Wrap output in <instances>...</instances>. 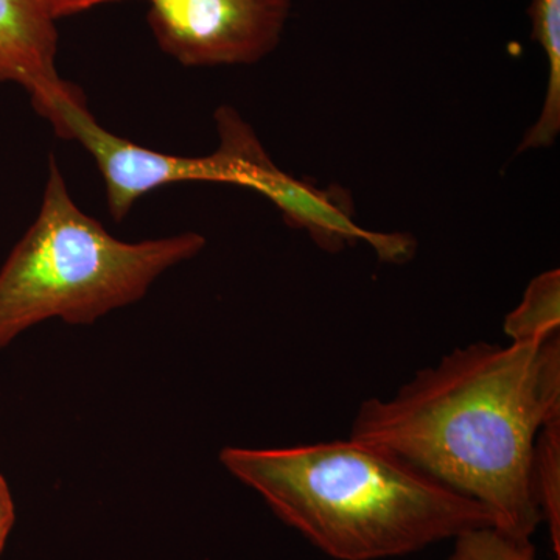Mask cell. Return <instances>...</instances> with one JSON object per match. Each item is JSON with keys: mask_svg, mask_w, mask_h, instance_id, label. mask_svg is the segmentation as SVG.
Returning <instances> with one entry per match:
<instances>
[{"mask_svg": "<svg viewBox=\"0 0 560 560\" xmlns=\"http://www.w3.org/2000/svg\"><path fill=\"white\" fill-rule=\"evenodd\" d=\"M206 246L198 232L121 242L70 197L54 154L38 217L0 270V349L50 318L90 326Z\"/></svg>", "mask_w": 560, "mask_h": 560, "instance_id": "3957f363", "label": "cell"}, {"mask_svg": "<svg viewBox=\"0 0 560 560\" xmlns=\"http://www.w3.org/2000/svg\"><path fill=\"white\" fill-rule=\"evenodd\" d=\"M215 120L219 151L226 160L230 184L267 197L291 228L307 231L320 249L340 253L364 242L370 243L378 259L388 264H405L415 256L416 242L410 235L382 234L357 224L348 190L338 186L319 189L276 167L237 110L223 106L217 109Z\"/></svg>", "mask_w": 560, "mask_h": 560, "instance_id": "277c9868", "label": "cell"}, {"mask_svg": "<svg viewBox=\"0 0 560 560\" xmlns=\"http://www.w3.org/2000/svg\"><path fill=\"white\" fill-rule=\"evenodd\" d=\"M46 119L60 138L73 139L94 158L105 183L109 215L120 223L150 191L189 180L228 184L219 151L205 158L175 156L132 143L103 128L81 91L55 102Z\"/></svg>", "mask_w": 560, "mask_h": 560, "instance_id": "8992f818", "label": "cell"}, {"mask_svg": "<svg viewBox=\"0 0 560 560\" xmlns=\"http://www.w3.org/2000/svg\"><path fill=\"white\" fill-rule=\"evenodd\" d=\"M560 418V338L474 342L419 371L389 399L360 405L349 438L394 453L488 508L493 526L533 539L534 441Z\"/></svg>", "mask_w": 560, "mask_h": 560, "instance_id": "6da1fadb", "label": "cell"}, {"mask_svg": "<svg viewBox=\"0 0 560 560\" xmlns=\"http://www.w3.org/2000/svg\"><path fill=\"white\" fill-rule=\"evenodd\" d=\"M530 492L541 523L550 533L552 551L560 559V418L541 427L534 441L529 467Z\"/></svg>", "mask_w": 560, "mask_h": 560, "instance_id": "30bf717a", "label": "cell"}, {"mask_svg": "<svg viewBox=\"0 0 560 560\" xmlns=\"http://www.w3.org/2000/svg\"><path fill=\"white\" fill-rule=\"evenodd\" d=\"M220 463L256 490L279 521L335 560L400 558L493 525L477 500L350 438L287 448L226 447Z\"/></svg>", "mask_w": 560, "mask_h": 560, "instance_id": "7a4b0ae2", "label": "cell"}, {"mask_svg": "<svg viewBox=\"0 0 560 560\" xmlns=\"http://www.w3.org/2000/svg\"><path fill=\"white\" fill-rule=\"evenodd\" d=\"M164 54L186 68L254 65L278 47L291 0H147Z\"/></svg>", "mask_w": 560, "mask_h": 560, "instance_id": "5b68a950", "label": "cell"}, {"mask_svg": "<svg viewBox=\"0 0 560 560\" xmlns=\"http://www.w3.org/2000/svg\"><path fill=\"white\" fill-rule=\"evenodd\" d=\"M453 540L447 560H539L530 539H518L493 525L464 530Z\"/></svg>", "mask_w": 560, "mask_h": 560, "instance_id": "8fae6325", "label": "cell"}, {"mask_svg": "<svg viewBox=\"0 0 560 560\" xmlns=\"http://www.w3.org/2000/svg\"><path fill=\"white\" fill-rule=\"evenodd\" d=\"M40 10L57 22L61 18L72 16V14L83 13V11L94 9L102 3L117 2V0H35Z\"/></svg>", "mask_w": 560, "mask_h": 560, "instance_id": "7c38bea8", "label": "cell"}, {"mask_svg": "<svg viewBox=\"0 0 560 560\" xmlns=\"http://www.w3.org/2000/svg\"><path fill=\"white\" fill-rule=\"evenodd\" d=\"M14 517L16 514H14L13 497H11L5 478L0 475V555H2L10 530L13 528Z\"/></svg>", "mask_w": 560, "mask_h": 560, "instance_id": "4fadbf2b", "label": "cell"}, {"mask_svg": "<svg viewBox=\"0 0 560 560\" xmlns=\"http://www.w3.org/2000/svg\"><path fill=\"white\" fill-rule=\"evenodd\" d=\"M58 31L35 0H0V81L20 84L40 116L80 88L57 68Z\"/></svg>", "mask_w": 560, "mask_h": 560, "instance_id": "52a82bcc", "label": "cell"}, {"mask_svg": "<svg viewBox=\"0 0 560 560\" xmlns=\"http://www.w3.org/2000/svg\"><path fill=\"white\" fill-rule=\"evenodd\" d=\"M511 342H544L560 338V271L541 272L530 280L517 308L504 318Z\"/></svg>", "mask_w": 560, "mask_h": 560, "instance_id": "9c48e42d", "label": "cell"}, {"mask_svg": "<svg viewBox=\"0 0 560 560\" xmlns=\"http://www.w3.org/2000/svg\"><path fill=\"white\" fill-rule=\"evenodd\" d=\"M533 39L548 60V88L536 124L523 138L518 151L548 149L560 131V0H533L528 10Z\"/></svg>", "mask_w": 560, "mask_h": 560, "instance_id": "ba28073f", "label": "cell"}]
</instances>
